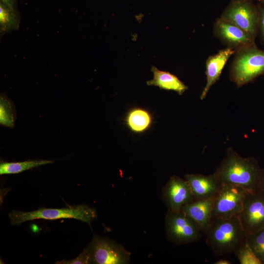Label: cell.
Returning <instances> with one entry per match:
<instances>
[{
    "label": "cell",
    "instance_id": "cell-1",
    "mask_svg": "<svg viewBox=\"0 0 264 264\" xmlns=\"http://www.w3.org/2000/svg\"><path fill=\"white\" fill-rule=\"evenodd\" d=\"M263 170L254 157H242L229 148L213 175L220 184L237 185L254 193L258 190Z\"/></svg>",
    "mask_w": 264,
    "mask_h": 264
},
{
    "label": "cell",
    "instance_id": "cell-2",
    "mask_svg": "<svg viewBox=\"0 0 264 264\" xmlns=\"http://www.w3.org/2000/svg\"><path fill=\"white\" fill-rule=\"evenodd\" d=\"M204 234L206 244L217 256L234 253L246 242L247 234L238 216L212 218Z\"/></svg>",
    "mask_w": 264,
    "mask_h": 264
},
{
    "label": "cell",
    "instance_id": "cell-3",
    "mask_svg": "<svg viewBox=\"0 0 264 264\" xmlns=\"http://www.w3.org/2000/svg\"><path fill=\"white\" fill-rule=\"evenodd\" d=\"M12 225H20L28 221L35 219L57 220L60 219H75L88 223L97 218L95 209L87 205L82 204L67 207L54 209L44 207L36 210L23 212L13 210L8 214Z\"/></svg>",
    "mask_w": 264,
    "mask_h": 264
},
{
    "label": "cell",
    "instance_id": "cell-4",
    "mask_svg": "<svg viewBox=\"0 0 264 264\" xmlns=\"http://www.w3.org/2000/svg\"><path fill=\"white\" fill-rule=\"evenodd\" d=\"M232 63L230 79L241 87L264 74V50L255 44L235 51Z\"/></svg>",
    "mask_w": 264,
    "mask_h": 264
},
{
    "label": "cell",
    "instance_id": "cell-5",
    "mask_svg": "<svg viewBox=\"0 0 264 264\" xmlns=\"http://www.w3.org/2000/svg\"><path fill=\"white\" fill-rule=\"evenodd\" d=\"M165 220L167 239L176 244L197 242L203 233L198 224L182 211L168 210Z\"/></svg>",
    "mask_w": 264,
    "mask_h": 264
},
{
    "label": "cell",
    "instance_id": "cell-6",
    "mask_svg": "<svg viewBox=\"0 0 264 264\" xmlns=\"http://www.w3.org/2000/svg\"><path fill=\"white\" fill-rule=\"evenodd\" d=\"M259 10L250 0H231L220 18L255 37L259 25Z\"/></svg>",
    "mask_w": 264,
    "mask_h": 264
},
{
    "label": "cell",
    "instance_id": "cell-7",
    "mask_svg": "<svg viewBox=\"0 0 264 264\" xmlns=\"http://www.w3.org/2000/svg\"><path fill=\"white\" fill-rule=\"evenodd\" d=\"M248 192L244 188L237 185L221 184L216 195L211 219L238 216L242 209L243 201Z\"/></svg>",
    "mask_w": 264,
    "mask_h": 264
},
{
    "label": "cell",
    "instance_id": "cell-8",
    "mask_svg": "<svg viewBox=\"0 0 264 264\" xmlns=\"http://www.w3.org/2000/svg\"><path fill=\"white\" fill-rule=\"evenodd\" d=\"M90 264H125L130 262L131 253L122 245L107 238L94 234L87 247Z\"/></svg>",
    "mask_w": 264,
    "mask_h": 264
},
{
    "label": "cell",
    "instance_id": "cell-9",
    "mask_svg": "<svg viewBox=\"0 0 264 264\" xmlns=\"http://www.w3.org/2000/svg\"><path fill=\"white\" fill-rule=\"evenodd\" d=\"M238 218L247 234L264 228V195L248 192Z\"/></svg>",
    "mask_w": 264,
    "mask_h": 264
},
{
    "label": "cell",
    "instance_id": "cell-10",
    "mask_svg": "<svg viewBox=\"0 0 264 264\" xmlns=\"http://www.w3.org/2000/svg\"><path fill=\"white\" fill-rule=\"evenodd\" d=\"M214 33L228 47L235 51L255 44L254 37L221 18L218 19L214 23Z\"/></svg>",
    "mask_w": 264,
    "mask_h": 264
},
{
    "label": "cell",
    "instance_id": "cell-11",
    "mask_svg": "<svg viewBox=\"0 0 264 264\" xmlns=\"http://www.w3.org/2000/svg\"><path fill=\"white\" fill-rule=\"evenodd\" d=\"M163 196L168 210L181 211L182 208L196 199L185 179L171 176L163 189Z\"/></svg>",
    "mask_w": 264,
    "mask_h": 264
},
{
    "label": "cell",
    "instance_id": "cell-12",
    "mask_svg": "<svg viewBox=\"0 0 264 264\" xmlns=\"http://www.w3.org/2000/svg\"><path fill=\"white\" fill-rule=\"evenodd\" d=\"M216 195L196 199L186 205L181 210L198 224L203 233L212 218Z\"/></svg>",
    "mask_w": 264,
    "mask_h": 264
},
{
    "label": "cell",
    "instance_id": "cell-13",
    "mask_svg": "<svg viewBox=\"0 0 264 264\" xmlns=\"http://www.w3.org/2000/svg\"><path fill=\"white\" fill-rule=\"evenodd\" d=\"M234 53V49L227 47L208 58L206 61L205 71L207 81L200 96L201 100L205 98L211 87L219 79L226 63Z\"/></svg>",
    "mask_w": 264,
    "mask_h": 264
},
{
    "label": "cell",
    "instance_id": "cell-14",
    "mask_svg": "<svg viewBox=\"0 0 264 264\" xmlns=\"http://www.w3.org/2000/svg\"><path fill=\"white\" fill-rule=\"evenodd\" d=\"M184 177L196 199L207 198L216 195L221 185L213 174L208 176L187 174Z\"/></svg>",
    "mask_w": 264,
    "mask_h": 264
},
{
    "label": "cell",
    "instance_id": "cell-15",
    "mask_svg": "<svg viewBox=\"0 0 264 264\" xmlns=\"http://www.w3.org/2000/svg\"><path fill=\"white\" fill-rule=\"evenodd\" d=\"M151 70L154 77L152 80L147 82L148 85L157 86L161 89L174 90L179 95L182 94L187 89L188 87L171 73L160 70L155 66H152Z\"/></svg>",
    "mask_w": 264,
    "mask_h": 264
},
{
    "label": "cell",
    "instance_id": "cell-16",
    "mask_svg": "<svg viewBox=\"0 0 264 264\" xmlns=\"http://www.w3.org/2000/svg\"><path fill=\"white\" fill-rule=\"evenodd\" d=\"M152 116L147 110L135 108L131 110L126 117L129 129L133 132L142 133L147 131L152 123Z\"/></svg>",
    "mask_w": 264,
    "mask_h": 264
},
{
    "label": "cell",
    "instance_id": "cell-17",
    "mask_svg": "<svg viewBox=\"0 0 264 264\" xmlns=\"http://www.w3.org/2000/svg\"><path fill=\"white\" fill-rule=\"evenodd\" d=\"M49 160H28L21 162H1L0 164V174H15L40 166L52 164Z\"/></svg>",
    "mask_w": 264,
    "mask_h": 264
},
{
    "label": "cell",
    "instance_id": "cell-18",
    "mask_svg": "<svg viewBox=\"0 0 264 264\" xmlns=\"http://www.w3.org/2000/svg\"><path fill=\"white\" fill-rule=\"evenodd\" d=\"M20 22L16 9H11L0 2V33L4 34L17 30Z\"/></svg>",
    "mask_w": 264,
    "mask_h": 264
},
{
    "label": "cell",
    "instance_id": "cell-19",
    "mask_svg": "<svg viewBox=\"0 0 264 264\" xmlns=\"http://www.w3.org/2000/svg\"><path fill=\"white\" fill-rule=\"evenodd\" d=\"M14 106L6 96L1 94L0 98V123L1 125L13 128L15 124Z\"/></svg>",
    "mask_w": 264,
    "mask_h": 264
},
{
    "label": "cell",
    "instance_id": "cell-20",
    "mask_svg": "<svg viewBox=\"0 0 264 264\" xmlns=\"http://www.w3.org/2000/svg\"><path fill=\"white\" fill-rule=\"evenodd\" d=\"M246 243L262 264H264V228L247 234Z\"/></svg>",
    "mask_w": 264,
    "mask_h": 264
},
{
    "label": "cell",
    "instance_id": "cell-21",
    "mask_svg": "<svg viewBox=\"0 0 264 264\" xmlns=\"http://www.w3.org/2000/svg\"><path fill=\"white\" fill-rule=\"evenodd\" d=\"M234 253L241 264H262L246 242L238 248Z\"/></svg>",
    "mask_w": 264,
    "mask_h": 264
},
{
    "label": "cell",
    "instance_id": "cell-22",
    "mask_svg": "<svg viewBox=\"0 0 264 264\" xmlns=\"http://www.w3.org/2000/svg\"><path fill=\"white\" fill-rule=\"evenodd\" d=\"M57 264H90V255L88 248H85L82 252L75 259L66 261L63 260L55 263Z\"/></svg>",
    "mask_w": 264,
    "mask_h": 264
},
{
    "label": "cell",
    "instance_id": "cell-23",
    "mask_svg": "<svg viewBox=\"0 0 264 264\" xmlns=\"http://www.w3.org/2000/svg\"><path fill=\"white\" fill-rule=\"evenodd\" d=\"M259 10V25L261 37L264 41V6H258Z\"/></svg>",
    "mask_w": 264,
    "mask_h": 264
},
{
    "label": "cell",
    "instance_id": "cell-24",
    "mask_svg": "<svg viewBox=\"0 0 264 264\" xmlns=\"http://www.w3.org/2000/svg\"><path fill=\"white\" fill-rule=\"evenodd\" d=\"M0 2L11 9H16V0H0Z\"/></svg>",
    "mask_w": 264,
    "mask_h": 264
},
{
    "label": "cell",
    "instance_id": "cell-25",
    "mask_svg": "<svg viewBox=\"0 0 264 264\" xmlns=\"http://www.w3.org/2000/svg\"><path fill=\"white\" fill-rule=\"evenodd\" d=\"M257 191L264 195V169L263 170V174L260 184Z\"/></svg>",
    "mask_w": 264,
    "mask_h": 264
},
{
    "label": "cell",
    "instance_id": "cell-26",
    "mask_svg": "<svg viewBox=\"0 0 264 264\" xmlns=\"http://www.w3.org/2000/svg\"><path fill=\"white\" fill-rule=\"evenodd\" d=\"M214 264H231V263L227 260L221 259L217 261Z\"/></svg>",
    "mask_w": 264,
    "mask_h": 264
},
{
    "label": "cell",
    "instance_id": "cell-27",
    "mask_svg": "<svg viewBox=\"0 0 264 264\" xmlns=\"http://www.w3.org/2000/svg\"><path fill=\"white\" fill-rule=\"evenodd\" d=\"M259 2H260L262 4H263L264 6V0H257Z\"/></svg>",
    "mask_w": 264,
    "mask_h": 264
}]
</instances>
